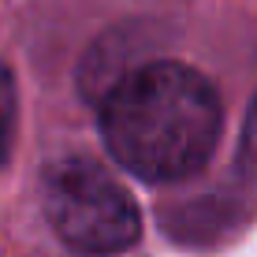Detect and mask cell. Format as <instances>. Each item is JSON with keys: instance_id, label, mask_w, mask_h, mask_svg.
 <instances>
[{"instance_id": "cell-4", "label": "cell", "mask_w": 257, "mask_h": 257, "mask_svg": "<svg viewBox=\"0 0 257 257\" xmlns=\"http://www.w3.org/2000/svg\"><path fill=\"white\" fill-rule=\"evenodd\" d=\"M246 153L257 161V101H253L250 116H246Z\"/></svg>"}, {"instance_id": "cell-3", "label": "cell", "mask_w": 257, "mask_h": 257, "mask_svg": "<svg viewBox=\"0 0 257 257\" xmlns=\"http://www.w3.org/2000/svg\"><path fill=\"white\" fill-rule=\"evenodd\" d=\"M15 131H19V90H15V75L0 67V168L12 161Z\"/></svg>"}, {"instance_id": "cell-1", "label": "cell", "mask_w": 257, "mask_h": 257, "mask_svg": "<svg viewBox=\"0 0 257 257\" xmlns=\"http://www.w3.org/2000/svg\"><path fill=\"white\" fill-rule=\"evenodd\" d=\"M224 131V108L205 75L157 60L135 67L101 104V138L131 175L179 183L209 164Z\"/></svg>"}, {"instance_id": "cell-2", "label": "cell", "mask_w": 257, "mask_h": 257, "mask_svg": "<svg viewBox=\"0 0 257 257\" xmlns=\"http://www.w3.org/2000/svg\"><path fill=\"white\" fill-rule=\"evenodd\" d=\"M45 216L75 253L112 257L138 242L142 216L135 198L101 164L67 157L45 172Z\"/></svg>"}]
</instances>
